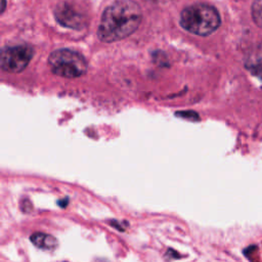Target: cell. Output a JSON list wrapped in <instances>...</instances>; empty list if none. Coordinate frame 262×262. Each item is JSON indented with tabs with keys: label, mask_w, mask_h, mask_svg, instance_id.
I'll list each match as a JSON object with an SVG mask.
<instances>
[{
	"label": "cell",
	"mask_w": 262,
	"mask_h": 262,
	"mask_svg": "<svg viewBox=\"0 0 262 262\" xmlns=\"http://www.w3.org/2000/svg\"><path fill=\"white\" fill-rule=\"evenodd\" d=\"M141 19L142 12L135 1H116L104 9L97 29V37L105 43L120 41L133 34Z\"/></svg>",
	"instance_id": "cell-1"
},
{
	"label": "cell",
	"mask_w": 262,
	"mask_h": 262,
	"mask_svg": "<svg viewBox=\"0 0 262 262\" xmlns=\"http://www.w3.org/2000/svg\"><path fill=\"white\" fill-rule=\"evenodd\" d=\"M179 23L185 31L191 34L209 36L220 27L221 18L215 7L199 3L183 9Z\"/></svg>",
	"instance_id": "cell-2"
},
{
	"label": "cell",
	"mask_w": 262,
	"mask_h": 262,
	"mask_svg": "<svg viewBox=\"0 0 262 262\" xmlns=\"http://www.w3.org/2000/svg\"><path fill=\"white\" fill-rule=\"evenodd\" d=\"M48 66L54 75L74 79L86 74L88 63L78 51L61 48L54 50L48 56Z\"/></svg>",
	"instance_id": "cell-3"
},
{
	"label": "cell",
	"mask_w": 262,
	"mask_h": 262,
	"mask_svg": "<svg viewBox=\"0 0 262 262\" xmlns=\"http://www.w3.org/2000/svg\"><path fill=\"white\" fill-rule=\"evenodd\" d=\"M33 56L34 49L29 45L4 47L0 54L1 70L7 73H19L27 68Z\"/></svg>",
	"instance_id": "cell-4"
},
{
	"label": "cell",
	"mask_w": 262,
	"mask_h": 262,
	"mask_svg": "<svg viewBox=\"0 0 262 262\" xmlns=\"http://www.w3.org/2000/svg\"><path fill=\"white\" fill-rule=\"evenodd\" d=\"M54 14L56 20L63 27L80 30L85 25L84 15L69 3L58 4Z\"/></svg>",
	"instance_id": "cell-5"
},
{
	"label": "cell",
	"mask_w": 262,
	"mask_h": 262,
	"mask_svg": "<svg viewBox=\"0 0 262 262\" xmlns=\"http://www.w3.org/2000/svg\"><path fill=\"white\" fill-rule=\"evenodd\" d=\"M30 239L38 249H41L44 251H52L58 245L56 238L53 235L43 233V232L33 233L30 236Z\"/></svg>",
	"instance_id": "cell-6"
},
{
	"label": "cell",
	"mask_w": 262,
	"mask_h": 262,
	"mask_svg": "<svg viewBox=\"0 0 262 262\" xmlns=\"http://www.w3.org/2000/svg\"><path fill=\"white\" fill-rule=\"evenodd\" d=\"M247 67L262 79V52H258L254 56L250 57L247 62Z\"/></svg>",
	"instance_id": "cell-7"
},
{
	"label": "cell",
	"mask_w": 262,
	"mask_h": 262,
	"mask_svg": "<svg viewBox=\"0 0 262 262\" xmlns=\"http://www.w3.org/2000/svg\"><path fill=\"white\" fill-rule=\"evenodd\" d=\"M251 14L255 25L262 30V0H254L251 7Z\"/></svg>",
	"instance_id": "cell-8"
},
{
	"label": "cell",
	"mask_w": 262,
	"mask_h": 262,
	"mask_svg": "<svg viewBox=\"0 0 262 262\" xmlns=\"http://www.w3.org/2000/svg\"><path fill=\"white\" fill-rule=\"evenodd\" d=\"M5 6H6V1H5V0H2V9H1V12H2V13L4 12Z\"/></svg>",
	"instance_id": "cell-9"
}]
</instances>
